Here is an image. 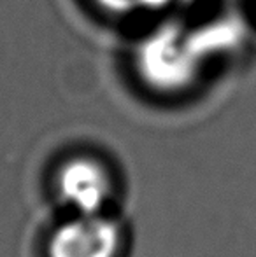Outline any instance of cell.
<instances>
[{
  "instance_id": "obj_1",
  "label": "cell",
  "mask_w": 256,
  "mask_h": 257,
  "mask_svg": "<svg viewBox=\"0 0 256 257\" xmlns=\"http://www.w3.org/2000/svg\"><path fill=\"white\" fill-rule=\"evenodd\" d=\"M121 245L114 220L92 213H77L60 224L48 241V257H116Z\"/></svg>"
},
{
  "instance_id": "obj_2",
  "label": "cell",
  "mask_w": 256,
  "mask_h": 257,
  "mask_svg": "<svg viewBox=\"0 0 256 257\" xmlns=\"http://www.w3.org/2000/svg\"><path fill=\"white\" fill-rule=\"evenodd\" d=\"M56 191L75 213H100L111 196L109 173L95 159H68L58 170Z\"/></svg>"
},
{
  "instance_id": "obj_3",
  "label": "cell",
  "mask_w": 256,
  "mask_h": 257,
  "mask_svg": "<svg viewBox=\"0 0 256 257\" xmlns=\"http://www.w3.org/2000/svg\"><path fill=\"white\" fill-rule=\"evenodd\" d=\"M100 6L118 13H132L139 9H161L172 0H97Z\"/></svg>"
},
{
  "instance_id": "obj_4",
  "label": "cell",
  "mask_w": 256,
  "mask_h": 257,
  "mask_svg": "<svg viewBox=\"0 0 256 257\" xmlns=\"http://www.w3.org/2000/svg\"><path fill=\"white\" fill-rule=\"evenodd\" d=\"M254 4H256V0H254Z\"/></svg>"
}]
</instances>
